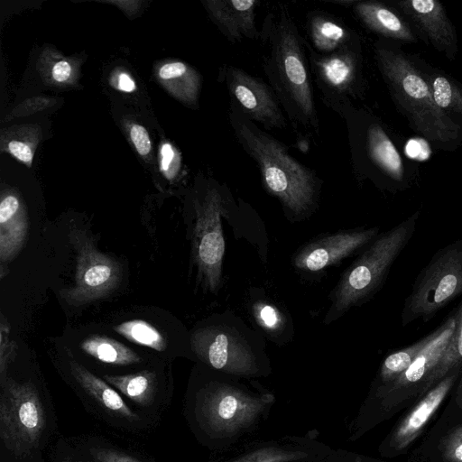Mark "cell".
Listing matches in <instances>:
<instances>
[{"mask_svg": "<svg viewBox=\"0 0 462 462\" xmlns=\"http://www.w3.org/2000/svg\"><path fill=\"white\" fill-rule=\"evenodd\" d=\"M441 449L448 462H462V424L443 439Z\"/></svg>", "mask_w": 462, "mask_h": 462, "instance_id": "obj_32", "label": "cell"}, {"mask_svg": "<svg viewBox=\"0 0 462 462\" xmlns=\"http://www.w3.org/2000/svg\"><path fill=\"white\" fill-rule=\"evenodd\" d=\"M117 88L130 93L135 90L136 86L134 79L127 73L122 72L117 78Z\"/></svg>", "mask_w": 462, "mask_h": 462, "instance_id": "obj_40", "label": "cell"}, {"mask_svg": "<svg viewBox=\"0 0 462 462\" xmlns=\"http://www.w3.org/2000/svg\"><path fill=\"white\" fill-rule=\"evenodd\" d=\"M130 137L140 155L145 156L150 152L152 143L149 134L143 126L133 125L130 129Z\"/></svg>", "mask_w": 462, "mask_h": 462, "instance_id": "obj_35", "label": "cell"}, {"mask_svg": "<svg viewBox=\"0 0 462 462\" xmlns=\"http://www.w3.org/2000/svg\"><path fill=\"white\" fill-rule=\"evenodd\" d=\"M374 54L393 103L411 129L436 149L456 150L462 143V127L435 104L413 57L382 38L374 42Z\"/></svg>", "mask_w": 462, "mask_h": 462, "instance_id": "obj_4", "label": "cell"}, {"mask_svg": "<svg viewBox=\"0 0 462 462\" xmlns=\"http://www.w3.org/2000/svg\"><path fill=\"white\" fill-rule=\"evenodd\" d=\"M143 415L159 421L168 410L172 398L169 374L154 367H144L132 373L101 376Z\"/></svg>", "mask_w": 462, "mask_h": 462, "instance_id": "obj_17", "label": "cell"}, {"mask_svg": "<svg viewBox=\"0 0 462 462\" xmlns=\"http://www.w3.org/2000/svg\"><path fill=\"white\" fill-rule=\"evenodd\" d=\"M262 67L287 119L300 137H319L306 39L289 9L279 4L261 29Z\"/></svg>", "mask_w": 462, "mask_h": 462, "instance_id": "obj_2", "label": "cell"}, {"mask_svg": "<svg viewBox=\"0 0 462 462\" xmlns=\"http://www.w3.org/2000/svg\"><path fill=\"white\" fill-rule=\"evenodd\" d=\"M69 236L76 250L75 281L72 287L60 291L61 297L73 306L106 297L121 282L120 263L98 251L85 231L70 228Z\"/></svg>", "mask_w": 462, "mask_h": 462, "instance_id": "obj_12", "label": "cell"}, {"mask_svg": "<svg viewBox=\"0 0 462 462\" xmlns=\"http://www.w3.org/2000/svg\"><path fill=\"white\" fill-rule=\"evenodd\" d=\"M312 430L304 435H286L274 439L244 441L214 453L208 462H309L325 456L333 448L318 439Z\"/></svg>", "mask_w": 462, "mask_h": 462, "instance_id": "obj_15", "label": "cell"}, {"mask_svg": "<svg viewBox=\"0 0 462 462\" xmlns=\"http://www.w3.org/2000/svg\"><path fill=\"white\" fill-rule=\"evenodd\" d=\"M236 377L218 371L195 376L184 396L189 429L213 453L247 440L267 420L276 401L271 391Z\"/></svg>", "mask_w": 462, "mask_h": 462, "instance_id": "obj_1", "label": "cell"}, {"mask_svg": "<svg viewBox=\"0 0 462 462\" xmlns=\"http://www.w3.org/2000/svg\"><path fill=\"white\" fill-rule=\"evenodd\" d=\"M1 341H0V374L4 373L12 364L15 356L14 342L10 340V328L8 322L1 318Z\"/></svg>", "mask_w": 462, "mask_h": 462, "instance_id": "obj_33", "label": "cell"}, {"mask_svg": "<svg viewBox=\"0 0 462 462\" xmlns=\"http://www.w3.org/2000/svg\"><path fill=\"white\" fill-rule=\"evenodd\" d=\"M7 147L9 152L16 159L27 165L32 164V152L29 145L23 142L13 140L8 143Z\"/></svg>", "mask_w": 462, "mask_h": 462, "instance_id": "obj_37", "label": "cell"}, {"mask_svg": "<svg viewBox=\"0 0 462 462\" xmlns=\"http://www.w3.org/2000/svg\"><path fill=\"white\" fill-rule=\"evenodd\" d=\"M310 69L323 104L337 115L365 93L361 38L329 53L316 52L306 40Z\"/></svg>", "mask_w": 462, "mask_h": 462, "instance_id": "obj_10", "label": "cell"}, {"mask_svg": "<svg viewBox=\"0 0 462 462\" xmlns=\"http://www.w3.org/2000/svg\"><path fill=\"white\" fill-rule=\"evenodd\" d=\"M51 396L34 376L0 374V462H48L59 436Z\"/></svg>", "mask_w": 462, "mask_h": 462, "instance_id": "obj_3", "label": "cell"}, {"mask_svg": "<svg viewBox=\"0 0 462 462\" xmlns=\"http://www.w3.org/2000/svg\"><path fill=\"white\" fill-rule=\"evenodd\" d=\"M306 32L311 48L319 54H329L360 38L340 18L322 10L306 14Z\"/></svg>", "mask_w": 462, "mask_h": 462, "instance_id": "obj_23", "label": "cell"}, {"mask_svg": "<svg viewBox=\"0 0 462 462\" xmlns=\"http://www.w3.org/2000/svg\"><path fill=\"white\" fill-rule=\"evenodd\" d=\"M462 372L457 368L435 384L392 433L387 447L393 450L406 448L420 433L436 412Z\"/></svg>", "mask_w": 462, "mask_h": 462, "instance_id": "obj_21", "label": "cell"}, {"mask_svg": "<svg viewBox=\"0 0 462 462\" xmlns=\"http://www.w3.org/2000/svg\"><path fill=\"white\" fill-rule=\"evenodd\" d=\"M218 80L226 89L229 103L247 118L270 130L287 127L286 116L267 82L231 64L221 66Z\"/></svg>", "mask_w": 462, "mask_h": 462, "instance_id": "obj_13", "label": "cell"}, {"mask_svg": "<svg viewBox=\"0 0 462 462\" xmlns=\"http://www.w3.org/2000/svg\"><path fill=\"white\" fill-rule=\"evenodd\" d=\"M378 227H372L324 236L305 246L296 255L294 264L309 272L321 271L373 242L378 236Z\"/></svg>", "mask_w": 462, "mask_h": 462, "instance_id": "obj_19", "label": "cell"}, {"mask_svg": "<svg viewBox=\"0 0 462 462\" xmlns=\"http://www.w3.org/2000/svg\"><path fill=\"white\" fill-rule=\"evenodd\" d=\"M48 462H82L69 436L59 435L48 452Z\"/></svg>", "mask_w": 462, "mask_h": 462, "instance_id": "obj_31", "label": "cell"}, {"mask_svg": "<svg viewBox=\"0 0 462 462\" xmlns=\"http://www.w3.org/2000/svg\"><path fill=\"white\" fill-rule=\"evenodd\" d=\"M175 159L174 148L168 143H163L161 148V170L168 178H171L174 174L171 168Z\"/></svg>", "mask_w": 462, "mask_h": 462, "instance_id": "obj_38", "label": "cell"}, {"mask_svg": "<svg viewBox=\"0 0 462 462\" xmlns=\"http://www.w3.org/2000/svg\"><path fill=\"white\" fill-rule=\"evenodd\" d=\"M309 462H369L364 457L345 449H332L329 453Z\"/></svg>", "mask_w": 462, "mask_h": 462, "instance_id": "obj_36", "label": "cell"}, {"mask_svg": "<svg viewBox=\"0 0 462 462\" xmlns=\"http://www.w3.org/2000/svg\"><path fill=\"white\" fill-rule=\"evenodd\" d=\"M70 73L71 67L69 63L65 60L57 62L51 69L52 78L58 82H63L67 80L69 78Z\"/></svg>", "mask_w": 462, "mask_h": 462, "instance_id": "obj_39", "label": "cell"}, {"mask_svg": "<svg viewBox=\"0 0 462 462\" xmlns=\"http://www.w3.org/2000/svg\"><path fill=\"white\" fill-rule=\"evenodd\" d=\"M392 4L417 28L420 36L449 60H455L458 46L456 29L443 5L437 0H401Z\"/></svg>", "mask_w": 462, "mask_h": 462, "instance_id": "obj_18", "label": "cell"}, {"mask_svg": "<svg viewBox=\"0 0 462 462\" xmlns=\"http://www.w3.org/2000/svg\"><path fill=\"white\" fill-rule=\"evenodd\" d=\"M257 319L263 327L269 329L279 328L282 318L279 311L273 306L267 304H258L255 308Z\"/></svg>", "mask_w": 462, "mask_h": 462, "instance_id": "obj_34", "label": "cell"}, {"mask_svg": "<svg viewBox=\"0 0 462 462\" xmlns=\"http://www.w3.org/2000/svg\"><path fill=\"white\" fill-rule=\"evenodd\" d=\"M82 351L102 365L125 368L139 366L143 357L132 348L113 338L92 335L81 343Z\"/></svg>", "mask_w": 462, "mask_h": 462, "instance_id": "obj_27", "label": "cell"}, {"mask_svg": "<svg viewBox=\"0 0 462 462\" xmlns=\"http://www.w3.org/2000/svg\"><path fill=\"white\" fill-rule=\"evenodd\" d=\"M454 314L456 326L452 337L443 356L426 379L420 393L431 389L451 371L462 368V302Z\"/></svg>", "mask_w": 462, "mask_h": 462, "instance_id": "obj_28", "label": "cell"}, {"mask_svg": "<svg viewBox=\"0 0 462 462\" xmlns=\"http://www.w3.org/2000/svg\"><path fill=\"white\" fill-rule=\"evenodd\" d=\"M203 4L213 23L229 42L260 40L261 30L255 22L259 1L208 0Z\"/></svg>", "mask_w": 462, "mask_h": 462, "instance_id": "obj_20", "label": "cell"}, {"mask_svg": "<svg viewBox=\"0 0 462 462\" xmlns=\"http://www.w3.org/2000/svg\"><path fill=\"white\" fill-rule=\"evenodd\" d=\"M26 214L14 195L4 197L0 203V262L2 268L16 256L23 247L27 232ZM1 268V269H2Z\"/></svg>", "mask_w": 462, "mask_h": 462, "instance_id": "obj_25", "label": "cell"}, {"mask_svg": "<svg viewBox=\"0 0 462 462\" xmlns=\"http://www.w3.org/2000/svg\"><path fill=\"white\" fill-rule=\"evenodd\" d=\"M420 211L377 236L342 276L333 309L342 312L374 294L416 230Z\"/></svg>", "mask_w": 462, "mask_h": 462, "instance_id": "obj_7", "label": "cell"}, {"mask_svg": "<svg viewBox=\"0 0 462 462\" xmlns=\"http://www.w3.org/2000/svg\"><path fill=\"white\" fill-rule=\"evenodd\" d=\"M114 330L131 342L145 346L156 351H164L167 347L166 340L162 334L145 320H127L115 326Z\"/></svg>", "mask_w": 462, "mask_h": 462, "instance_id": "obj_30", "label": "cell"}, {"mask_svg": "<svg viewBox=\"0 0 462 462\" xmlns=\"http://www.w3.org/2000/svg\"><path fill=\"white\" fill-rule=\"evenodd\" d=\"M227 119L245 152L255 162L264 189L294 215L308 212L321 185L316 171L292 157L285 143L229 103Z\"/></svg>", "mask_w": 462, "mask_h": 462, "instance_id": "obj_5", "label": "cell"}, {"mask_svg": "<svg viewBox=\"0 0 462 462\" xmlns=\"http://www.w3.org/2000/svg\"><path fill=\"white\" fill-rule=\"evenodd\" d=\"M462 294V239L438 250L417 275L402 310L403 327L428 321Z\"/></svg>", "mask_w": 462, "mask_h": 462, "instance_id": "obj_9", "label": "cell"}, {"mask_svg": "<svg viewBox=\"0 0 462 462\" xmlns=\"http://www.w3.org/2000/svg\"><path fill=\"white\" fill-rule=\"evenodd\" d=\"M351 9L365 28L382 39L395 42H418L415 31L395 7L379 1L355 0Z\"/></svg>", "mask_w": 462, "mask_h": 462, "instance_id": "obj_22", "label": "cell"}, {"mask_svg": "<svg viewBox=\"0 0 462 462\" xmlns=\"http://www.w3.org/2000/svg\"><path fill=\"white\" fill-rule=\"evenodd\" d=\"M455 314L450 315L432 333L428 345L417 356L411 365L393 381L374 385L372 394L357 417L349 425L351 439L372 415L385 413L401 397L420 392L426 379L443 356L455 329Z\"/></svg>", "mask_w": 462, "mask_h": 462, "instance_id": "obj_11", "label": "cell"}, {"mask_svg": "<svg viewBox=\"0 0 462 462\" xmlns=\"http://www.w3.org/2000/svg\"><path fill=\"white\" fill-rule=\"evenodd\" d=\"M198 358L210 369L242 378L266 374L252 350L226 329L208 328L191 337Z\"/></svg>", "mask_w": 462, "mask_h": 462, "instance_id": "obj_16", "label": "cell"}, {"mask_svg": "<svg viewBox=\"0 0 462 462\" xmlns=\"http://www.w3.org/2000/svg\"><path fill=\"white\" fill-rule=\"evenodd\" d=\"M413 57V56H412ZM424 76L435 104L462 127V87L444 72L413 57Z\"/></svg>", "mask_w": 462, "mask_h": 462, "instance_id": "obj_26", "label": "cell"}, {"mask_svg": "<svg viewBox=\"0 0 462 462\" xmlns=\"http://www.w3.org/2000/svg\"><path fill=\"white\" fill-rule=\"evenodd\" d=\"M456 402H457V405L460 408H462V375H461L460 381L458 383V385L457 387Z\"/></svg>", "mask_w": 462, "mask_h": 462, "instance_id": "obj_41", "label": "cell"}, {"mask_svg": "<svg viewBox=\"0 0 462 462\" xmlns=\"http://www.w3.org/2000/svg\"><path fill=\"white\" fill-rule=\"evenodd\" d=\"M226 212L225 200L218 188L209 189L197 208L193 236V255L199 275L211 291L221 283L225 240L221 216Z\"/></svg>", "mask_w": 462, "mask_h": 462, "instance_id": "obj_14", "label": "cell"}, {"mask_svg": "<svg viewBox=\"0 0 462 462\" xmlns=\"http://www.w3.org/2000/svg\"><path fill=\"white\" fill-rule=\"evenodd\" d=\"M432 333L387 356L381 365L375 385L388 383L402 374L428 345Z\"/></svg>", "mask_w": 462, "mask_h": 462, "instance_id": "obj_29", "label": "cell"}, {"mask_svg": "<svg viewBox=\"0 0 462 462\" xmlns=\"http://www.w3.org/2000/svg\"><path fill=\"white\" fill-rule=\"evenodd\" d=\"M338 116L346 126L351 169L356 178L370 179L392 190L410 187L406 163L382 121L358 106H348Z\"/></svg>", "mask_w": 462, "mask_h": 462, "instance_id": "obj_6", "label": "cell"}, {"mask_svg": "<svg viewBox=\"0 0 462 462\" xmlns=\"http://www.w3.org/2000/svg\"><path fill=\"white\" fill-rule=\"evenodd\" d=\"M69 438L82 462H156L146 453L99 433Z\"/></svg>", "mask_w": 462, "mask_h": 462, "instance_id": "obj_24", "label": "cell"}, {"mask_svg": "<svg viewBox=\"0 0 462 462\" xmlns=\"http://www.w3.org/2000/svg\"><path fill=\"white\" fill-rule=\"evenodd\" d=\"M62 368V374L86 411L106 427L125 436L144 437L159 425V421L134 408L115 387L71 355Z\"/></svg>", "mask_w": 462, "mask_h": 462, "instance_id": "obj_8", "label": "cell"}]
</instances>
